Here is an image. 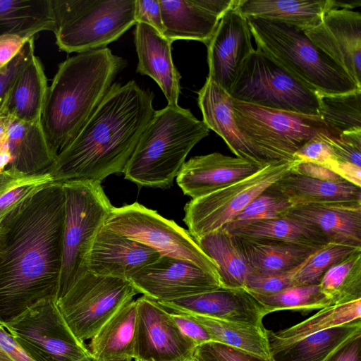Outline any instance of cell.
<instances>
[{
  "instance_id": "277c9868",
  "label": "cell",
  "mask_w": 361,
  "mask_h": 361,
  "mask_svg": "<svg viewBox=\"0 0 361 361\" xmlns=\"http://www.w3.org/2000/svg\"><path fill=\"white\" fill-rule=\"evenodd\" d=\"M209 130L179 105L155 111L126 166L125 178L140 186L171 187L189 152Z\"/></svg>"
},
{
  "instance_id": "9c48e42d",
  "label": "cell",
  "mask_w": 361,
  "mask_h": 361,
  "mask_svg": "<svg viewBox=\"0 0 361 361\" xmlns=\"http://www.w3.org/2000/svg\"><path fill=\"white\" fill-rule=\"evenodd\" d=\"M228 94L247 104L319 116V94L257 49L243 62Z\"/></svg>"
},
{
  "instance_id": "d6a6232c",
  "label": "cell",
  "mask_w": 361,
  "mask_h": 361,
  "mask_svg": "<svg viewBox=\"0 0 361 361\" xmlns=\"http://www.w3.org/2000/svg\"><path fill=\"white\" fill-rule=\"evenodd\" d=\"M54 25L51 0H0V36L34 38Z\"/></svg>"
},
{
  "instance_id": "52a82bcc",
  "label": "cell",
  "mask_w": 361,
  "mask_h": 361,
  "mask_svg": "<svg viewBox=\"0 0 361 361\" xmlns=\"http://www.w3.org/2000/svg\"><path fill=\"white\" fill-rule=\"evenodd\" d=\"M61 184L65 196V221L56 298L87 271V259L93 241L114 207L101 182L70 180Z\"/></svg>"
},
{
  "instance_id": "b9f144b4",
  "label": "cell",
  "mask_w": 361,
  "mask_h": 361,
  "mask_svg": "<svg viewBox=\"0 0 361 361\" xmlns=\"http://www.w3.org/2000/svg\"><path fill=\"white\" fill-rule=\"evenodd\" d=\"M269 187L251 201L233 221L262 220L284 216L293 204Z\"/></svg>"
},
{
  "instance_id": "4dcf8cb0",
  "label": "cell",
  "mask_w": 361,
  "mask_h": 361,
  "mask_svg": "<svg viewBox=\"0 0 361 361\" xmlns=\"http://www.w3.org/2000/svg\"><path fill=\"white\" fill-rule=\"evenodd\" d=\"M47 89L43 66L34 54L13 82L5 114L25 122L41 119Z\"/></svg>"
},
{
  "instance_id": "7bdbcfd3",
  "label": "cell",
  "mask_w": 361,
  "mask_h": 361,
  "mask_svg": "<svg viewBox=\"0 0 361 361\" xmlns=\"http://www.w3.org/2000/svg\"><path fill=\"white\" fill-rule=\"evenodd\" d=\"M300 265L276 274H263L251 269L245 280V289L253 294L269 295L293 286V279Z\"/></svg>"
},
{
  "instance_id": "2e32d148",
  "label": "cell",
  "mask_w": 361,
  "mask_h": 361,
  "mask_svg": "<svg viewBox=\"0 0 361 361\" xmlns=\"http://www.w3.org/2000/svg\"><path fill=\"white\" fill-rule=\"evenodd\" d=\"M235 4L221 18L207 45L208 78L228 92L244 60L255 50L247 18Z\"/></svg>"
},
{
  "instance_id": "6da1fadb",
  "label": "cell",
  "mask_w": 361,
  "mask_h": 361,
  "mask_svg": "<svg viewBox=\"0 0 361 361\" xmlns=\"http://www.w3.org/2000/svg\"><path fill=\"white\" fill-rule=\"evenodd\" d=\"M65 196L54 182L0 222V324L37 302L56 299L62 264Z\"/></svg>"
},
{
  "instance_id": "ffe728a7",
  "label": "cell",
  "mask_w": 361,
  "mask_h": 361,
  "mask_svg": "<svg viewBox=\"0 0 361 361\" xmlns=\"http://www.w3.org/2000/svg\"><path fill=\"white\" fill-rule=\"evenodd\" d=\"M235 0H159L163 35L172 42L195 40L208 44L224 13Z\"/></svg>"
},
{
  "instance_id": "603a6c76",
  "label": "cell",
  "mask_w": 361,
  "mask_h": 361,
  "mask_svg": "<svg viewBox=\"0 0 361 361\" xmlns=\"http://www.w3.org/2000/svg\"><path fill=\"white\" fill-rule=\"evenodd\" d=\"M285 215L314 226L329 243L361 248V202L298 204Z\"/></svg>"
},
{
  "instance_id": "db71d44e",
  "label": "cell",
  "mask_w": 361,
  "mask_h": 361,
  "mask_svg": "<svg viewBox=\"0 0 361 361\" xmlns=\"http://www.w3.org/2000/svg\"><path fill=\"white\" fill-rule=\"evenodd\" d=\"M326 361H361V336L352 339Z\"/></svg>"
},
{
  "instance_id": "681fc988",
  "label": "cell",
  "mask_w": 361,
  "mask_h": 361,
  "mask_svg": "<svg viewBox=\"0 0 361 361\" xmlns=\"http://www.w3.org/2000/svg\"><path fill=\"white\" fill-rule=\"evenodd\" d=\"M169 312L180 331L191 339L197 346L211 341V338L204 328L190 315L181 312Z\"/></svg>"
},
{
  "instance_id": "1f68e13d",
  "label": "cell",
  "mask_w": 361,
  "mask_h": 361,
  "mask_svg": "<svg viewBox=\"0 0 361 361\" xmlns=\"http://www.w3.org/2000/svg\"><path fill=\"white\" fill-rule=\"evenodd\" d=\"M361 336V319L300 339L272 355L274 361H326L354 338Z\"/></svg>"
},
{
  "instance_id": "f546056e",
  "label": "cell",
  "mask_w": 361,
  "mask_h": 361,
  "mask_svg": "<svg viewBox=\"0 0 361 361\" xmlns=\"http://www.w3.org/2000/svg\"><path fill=\"white\" fill-rule=\"evenodd\" d=\"M269 188L287 199L293 206L338 201L361 202V188L345 180H321L291 171Z\"/></svg>"
},
{
  "instance_id": "c3c4849f",
  "label": "cell",
  "mask_w": 361,
  "mask_h": 361,
  "mask_svg": "<svg viewBox=\"0 0 361 361\" xmlns=\"http://www.w3.org/2000/svg\"><path fill=\"white\" fill-rule=\"evenodd\" d=\"M135 20L136 23L147 24L161 35L165 31L159 0H135Z\"/></svg>"
},
{
  "instance_id": "5bb4252c",
  "label": "cell",
  "mask_w": 361,
  "mask_h": 361,
  "mask_svg": "<svg viewBox=\"0 0 361 361\" xmlns=\"http://www.w3.org/2000/svg\"><path fill=\"white\" fill-rule=\"evenodd\" d=\"M136 302L137 315L134 360H192L197 345L180 331L170 312L145 295L136 299Z\"/></svg>"
},
{
  "instance_id": "e0dca14e",
  "label": "cell",
  "mask_w": 361,
  "mask_h": 361,
  "mask_svg": "<svg viewBox=\"0 0 361 361\" xmlns=\"http://www.w3.org/2000/svg\"><path fill=\"white\" fill-rule=\"evenodd\" d=\"M312 42L336 61L361 87V13L331 9L315 27L305 31Z\"/></svg>"
},
{
  "instance_id": "5b68a950",
  "label": "cell",
  "mask_w": 361,
  "mask_h": 361,
  "mask_svg": "<svg viewBox=\"0 0 361 361\" xmlns=\"http://www.w3.org/2000/svg\"><path fill=\"white\" fill-rule=\"evenodd\" d=\"M247 18L257 49L318 94L361 90L342 67L312 42L304 30L278 21Z\"/></svg>"
},
{
  "instance_id": "f1b7e54d",
  "label": "cell",
  "mask_w": 361,
  "mask_h": 361,
  "mask_svg": "<svg viewBox=\"0 0 361 361\" xmlns=\"http://www.w3.org/2000/svg\"><path fill=\"white\" fill-rule=\"evenodd\" d=\"M222 228L232 235L270 238L316 249L329 243L314 226L286 215L262 220L232 221Z\"/></svg>"
},
{
  "instance_id": "74e56055",
  "label": "cell",
  "mask_w": 361,
  "mask_h": 361,
  "mask_svg": "<svg viewBox=\"0 0 361 361\" xmlns=\"http://www.w3.org/2000/svg\"><path fill=\"white\" fill-rule=\"evenodd\" d=\"M319 97V116L337 136L361 130V90Z\"/></svg>"
},
{
  "instance_id": "44dd1931",
  "label": "cell",
  "mask_w": 361,
  "mask_h": 361,
  "mask_svg": "<svg viewBox=\"0 0 361 361\" xmlns=\"http://www.w3.org/2000/svg\"><path fill=\"white\" fill-rule=\"evenodd\" d=\"M160 255L154 250L102 227L87 259V271L97 275L128 280Z\"/></svg>"
},
{
  "instance_id": "4fadbf2b",
  "label": "cell",
  "mask_w": 361,
  "mask_h": 361,
  "mask_svg": "<svg viewBox=\"0 0 361 361\" xmlns=\"http://www.w3.org/2000/svg\"><path fill=\"white\" fill-rule=\"evenodd\" d=\"M32 361H79L90 355L73 334L56 300H41L4 326Z\"/></svg>"
},
{
  "instance_id": "9a60e30c",
  "label": "cell",
  "mask_w": 361,
  "mask_h": 361,
  "mask_svg": "<svg viewBox=\"0 0 361 361\" xmlns=\"http://www.w3.org/2000/svg\"><path fill=\"white\" fill-rule=\"evenodd\" d=\"M138 293L156 301H167L218 289V278L195 264L160 255L128 279Z\"/></svg>"
},
{
  "instance_id": "d4e9b609",
  "label": "cell",
  "mask_w": 361,
  "mask_h": 361,
  "mask_svg": "<svg viewBox=\"0 0 361 361\" xmlns=\"http://www.w3.org/2000/svg\"><path fill=\"white\" fill-rule=\"evenodd\" d=\"M6 142L10 155L6 169L25 175L49 173L55 159L48 145L41 119L25 122L8 116Z\"/></svg>"
},
{
  "instance_id": "30bf717a",
  "label": "cell",
  "mask_w": 361,
  "mask_h": 361,
  "mask_svg": "<svg viewBox=\"0 0 361 361\" xmlns=\"http://www.w3.org/2000/svg\"><path fill=\"white\" fill-rule=\"evenodd\" d=\"M104 227L152 248L160 255L190 262L220 281L217 265L188 231L138 202L113 207Z\"/></svg>"
},
{
  "instance_id": "83f0119b",
  "label": "cell",
  "mask_w": 361,
  "mask_h": 361,
  "mask_svg": "<svg viewBox=\"0 0 361 361\" xmlns=\"http://www.w3.org/2000/svg\"><path fill=\"white\" fill-rule=\"evenodd\" d=\"M137 302L121 307L90 339L87 348L98 361H134Z\"/></svg>"
},
{
  "instance_id": "7a4b0ae2",
  "label": "cell",
  "mask_w": 361,
  "mask_h": 361,
  "mask_svg": "<svg viewBox=\"0 0 361 361\" xmlns=\"http://www.w3.org/2000/svg\"><path fill=\"white\" fill-rule=\"evenodd\" d=\"M154 94L135 81L113 83L49 173L54 182H101L124 172L141 135L154 114Z\"/></svg>"
},
{
  "instance_id": "ac0fdd59",
  "label": "cell",
  "mask_w": 361,
  "mask_h": 361,
  "mask_svg": "<svg viewBox=\"0 0 361 361\" xmlns=\"http://www.w3.org/2000/svg\"><path fill=\"white\" fill-rule=\"evenodd\" d=\"M169 311L262 326L265 307L246 289H218L157 302Z\"/></svg>"
},
{
  "instance_id": "d6986e66",
  "label": "cell",
  "mask_w": 361,
  "mask_h": 361,
  "mask_svg": "<svg viewBox=\"0 0 361 361\" xmlns=\"http://www.w3.org/2000/svg\"><path fill=\"white\" fill-rule=\"evenodd\" d=\"M267 164L219 152L195 156L184 163L176 183L185 195L196 199L247 178Z\"/></svg>"
},
{
  "instance_id": "d590c367",
  "label": "cell",
  "mask_w": 361,
  "mask_h": 361,
  "mask_svg": "<svg viewBox=\"0 0 361 361\" xmlns=\"http://www.w3.org/2000/svg\"><path fill=\"white\" fill-rule=\"evenodd\" d=\"M195 240L217 265L223 287L245 288V280L251 269L233 244L232 235L224 228Z\"/></svg>"
},
{
  "instance_id": "e575fe53",
  "label": "cell",
  "mask_w": 361,
  "mask_h": 361,
  "mask_svg": "<svg viewBox=\"0 0 361 361\" xmlns=\"http://www.w3.org/2000/svg\"><path fill=\"white\" fill-rule=\"evenodd\" d=\"M188 314L204 328L211 341L225 344L264 359L274 360L267 329L264 326Z\"/></svg>"
},
{
  "instance_id": "f6af8a7d",
  "label": "cell",
  "mask_w": 361,
  "mask_h": 361,
  "mask_svg": "<svg viewBox=\"0 0 361 361\" xmlns=\"http://www.w3.org/2000/svg\"><path fill=\"white\" fill-rule=\"evenodd\" d=\"M194 361H274L214 341L195 348Z\"/></svg>"
},
{
  "instance_id": "91938a15",
  "label": "cell",
  "mask_w": 361,
  "mask_h": 361,
  "mask_svg": "<svg viewBox=\"0 0 361 361\" xmlns=\"http://www.w3.org/2000/svg\"><path fill=\"white\" fill-rule=\"evenodd\" d=\"M134 361H140V360H134Z\"/></svg>"
},
{
  "instance_id": "f35d334b",
  "label": "cell",
  "mask_w": 361,
  "mask_h": 361,
  "mask_svg": "<svg viewBox=\"0 0 361 361\" xmlns=\"http://www.w3.org/2000/svg\"><path fill=\"white\" fill-rule=\"evenodd\" d=\"M252 294L265 307L267 314L281 310L307 313L331 305L319 284L293 286L269 295Z\"/></svg>"
},
{
  "instance_id": "ba28073f",
  "label": "cell",
  "mask_w": 361,
  "mask_h": 361,
  "mask_svg": "<svg viewBox=\"0 0 361 361\" xmlns=\"http://www.w3.org/2000/svg\"><path fill=\"white\" fill-rule=\"evenodd\" d=\"M236 125L267 160L295 161V153L319 133L337 136L320 116L269 109L233 99Z\"/></svg>"
},
{
  "instance_id": "4316f807",
  "label": "cell",
  "mask_w": 361,
  "mask_h": 361,
  "mask_svg": "<svg viewBox=\"0 0 361 361\" xmlns=\"http://www.w3.org/2000/svg\"><path fill=\"white\" fill-rule=\"evenodd\" d=\"M246 18L278 21L306 31L317 27L324 14L337 8L336 0H237Z\"/></svg>"
},
{
  "instance_id": "ee69618b",
  "label": "cell",
  "mask_w": 361,
  "mask_h": 361,
  "mask_svg": "<svg viewBox=\"0 0 361 361\" xmlns=\"http://www.w3.org/2000/svg\"><path fill=\"white\" fill-rule=\"evenodd\" d=\"M337 162L361 167V130L345 133L338 137L323 135Z\"/></svg>"
},
{
  "instance_id": "9f6ffc18",
  "label": "cell",
  "mask_w": 361,
  "mask_h": 361,
  "mask_svg": "<svg viewBox=\"0 0 361 361\" xmlns=\"http://www.w3.org/2000/svg\"><path fill=\"white\" fill-rule=\"evenodd\" d=\"M8 124V116L6 114L0 116V144L6 140V130Z\"/></svg>"
},
{
  "instance_id": "f5cc1de1",
  "label": "cell",
  "mask_w": 361,
  "mask_h": 361,
  "mask_svg": "<svg viewBox=\"0 0 361 361\" xmlns=\"http://www.w3.org/2000/svg\"><path fill=\"white\" fill-rule=\"evenodd\" d=\"M30 39L17 35L0 36V69L16 57Z\"/></svg>"
},
{
  "instance_id": "816d5d0a",
  "label": "cell",
  "mask_w": 361,
  "mask_h": 361,
  "mask_svg": "<svg viewBox=\"0 0 361 361\" xmlns=\"http://www.w3.org/2000/svg\"><path fill=\"white\" fill-rule=\"evenodd\" d=\"M292 172L305 176L309 178L327 181L343 180L338 175L328 168L311 163V162H295L291 170Z\"/></svg>"
},
{
  "instance_id": "8d00e7d4",
  "label": "cell",
  "mask_w": 361,
  "mask_h": 361,
  "mask_svg": "<svg viewBox=\"0 0 361 361\" xmlns=\"http://www.w3.org/2000/svg\"><path fill=\"white\" fill-rule=\"evenodd\" d=\"M319 285L331 305L361 299V250L331 266Z\"/></svg>"
},
{
  "instance_id": "3957f363",
  "label": "cell",
  "mask_w": 361,
  "mask_h": 361,
  "mask_svg": "<svg viewBox=\"0 0 361 361\" xmlns=\"http://www.w3.org/2000/svg\"><path fill=\"white\" fill-rule=\"evenodd\" d=\"M126 66L107 47L78 53L59 65L41 116L54 159L76 137Z\"/></svg>"
},
{
  "instance_id": "8fae6325",
  "label": "cell",
  "mask_w": 361,
  "mask_h": 361,
  "mask_svg": "<svg viewBox=\"0 0 361 361\" xmlns=\"http://www.w3.org/2000/svg\"><path fill=\"white\" fill-rule=\"evenodd\" d=\"M137 294L129 280L87 271L56 302L73 334L85 343Z\"/></svg>"
},
{
  "instance_id": "f907efd6",
  "label": "cell",
  "mask_w": 361,
  "mask_h": 361,
  "mask_svg": "<svg viewBox=\"0 0 361 361\" xmlns=\"http://www.w3.org/2000/svg\"><path fill=\"white\" fill-rule=\"evenodd\" d=\"M0 361H32L1 324Z\"/></svg>"
},
{
  "instance_id": "680465c9",
  "label": "cell",
  "mask_w": 361,
  "mask_h": 361,
  "mask_svg": "<svg viewBox=\"0 0 361 361\" xmlns=\"http://www.w3.org/2000/svg\"><path fill=\"white\" fill-rule=\"evenodd\" d=\"M185 361H194L193 360H185Z\"/></svg>"
},
{
  "instance_id": "7dc6e473",
  "label": "cell",
  "mask_w": 361,
  "mask_h": 361,
  "mask_svg": "<svg viewBox=\"0 0 361 361\" xmlns=\"http://www.w3.org/2000/svg\"><path fill=\"white\" fill-rule=\"evenodd\" d=\"M323 135H317L301 147L294 154L295 161L311 162L328 169L336 162L329 146L323 138Z\"/></svg>"
},
{
  "instance_id": "11a10c76",
  "label": "cell",
  "mask_w": 361,
  "mask_h": 361,
  "mask_svg": "<svg viewBox=\"0 0 361 361\" xmlns=\"http://www.w3.org/2000/svg\"><path fill=\"white\" fill-rule=\"evenodd\" d=\"M343 180L361 188V167L353 164L335 162L329 168Z\"/></svg>"
},
{
  "instance_id": "60d3db41",
  "label": "cell",
  "mask_w": 361,
  "mask_h": 361,
  "mask_svg": "<svg viewBox=\"0 0 361 361\" xmlns=\"http://www.w3.org/2000/svg\"><path fill=\"white\" fill-rule=\"evenodd\" d=\"M361 248L329 243L304 261L294 274V286L319 284L325 272L334 264Z\"/></svg>"
},
{
  "instance_id": "bcb514c9",
  "label": "cell",
  "mask_w": 361,
  "mask_h": 361,
  "mask_svg": "<svg viewBox=\"0 0 361 361\" xmlns=\"http://www.w3.org/2000/svg\"><path fill=\"white\" fill-rule=\"evenodd\" d=\"M34 54V38H31L15 58L0 69V116L5 114L6 102L16 77Z\"/></svg>"
},
{
  "instance_id": "8992f818",
  "label": "cell",
  "mask_w": 361,
  "mask_h": 361,
  "mask_svg": "<svg viewBox=\"0 0 361 361\" xmlns=\"http://www.w3.org/2000/svg\"><path fill=\"white\" fill-rule=\"evenodd\" d=\"M51 1L56 44L68 54L104 48L136 24L135 0Z\"/></svg>"
},
{
  "instance_id": "cb8c5ba5",
  "label": "cell",
  "mask_w": 361,
  "mask_h": 361,
  "mask_svg": "<svg viewBox=\"0 0 361 361\" xmlns=\"http://www.w3.org/2000/svg\"><path fill=\"white\" fill-rule=\"evenodd\" d=\"M134 44L138 58L136 72L149 76L157 82L168 105H178L180 75L173 62L172 42L151 26L138 23Z\"/></svg>"
},
{
  "instance_id": "7c38bea8",
  "label": "cell",
  "mask_w": 361,
  "mask_h": 361,
  "mask_svg": "<svg viewBox=\"0 0 361 361\" xmlns=\"http://www.w3.org/2000/svg\"><path fill=\"white\" fill-rule=\"evenodd\" d=\"M295 161H275L255 174L199 198L184 207L183 221L195 240L221 228L255 197L290 171Z\"/></svg>"
},
{
  "instance_id": "6f0895ef",
  "label": "cell",
  "mask_w": 361,
  "mask_h": 361,
  "mask_svg": "<svg viewBox=\"0 0 361 361\" xmlns=\"http://www.w3.org/2000/svg\"><path fill=\"white\" fill-rule=\"evenodd\" d=\"M79 361H98V360L93 358L91 355H88L87 357H83L82 359H81Z\"/></svg>"
},
{
  "instance_id": "484cf974",
  "label": "cell",
  "mask_w": 361,
  "mask_h": 361,
  "mask_svg": "<svg viewBox=\"0 0 361 361\" xmlns=\"http://www.w3.org/2000/svg\"><path fill=\"white\" fill-rule=\"evenodd\" d=\"M232 240L250 269L263 274L290 271L319 249L270 238L232 235Z\"/></svg>"
},
{
  "instance_id": "7402d4cb",
  "label": "cell",
  "mask_w": 361,
  "mask_h": 361,
  "mask_svg": "<svg viewBox=\"0 0 361 361\" xmlns=\"http://www.w3.org/2000/svg\"><path fill=\"white\" fill-rule=\"evenodd\" d=\"M197 94L202 121L237 157L259 164L270 163L238 129L233 116V99L227 91L207 77Z\"/></svg>"
},
{
  "instance_id": "836d02e7",
  "label": "cell",
  "mask_w": 361,
  "mask_h": 361,
  "mask_svg": "<svg viewBox=\"0 0 361 361\" xmlns=\"http://www.w3.org/2000/svg\"><path fill=\"white\" fill-rule=\"evenodd\" d=\"M358 319H361V299L329 305L292 326L276 332L267 330L271 354L311 334Z\"/></svg>"
},
{
  "instance_id": "ab89813d",
  "label": "cell",
  "mask_w": 361,
  "mask_h": 361,
  "mask_svg": "<svg viewBox=\"0 0 361 361\" xmlns=\"http://www.w3.org/2000/svg\"><path fill=\"white\" fill-rule=\"evenodd\" d=\"M53 183L50 173L25 175L11 169L0 171V222L9 212Z\"/></svg>"
}]
</instances>
